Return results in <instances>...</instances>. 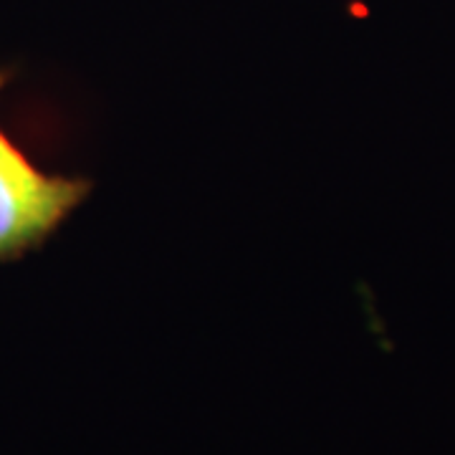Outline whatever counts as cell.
<instances>
[{
	"instance_id": "obj_1",
	"label": "cell",
	"mask_w": 455,
	"mask_h": 455,
	"mask_svg": "<svg viewBox=\"0 0 455 455\" xmlns=\"http://www.w3.org/2000/svg\"><path fill=\"white\" fill-rule=\"evenodd\" d=\"M13 76V68L0 66V92ZM92 193L94 180L38 167L0 127V263L41 251Z\"/></svg>"
}]
</instances>
